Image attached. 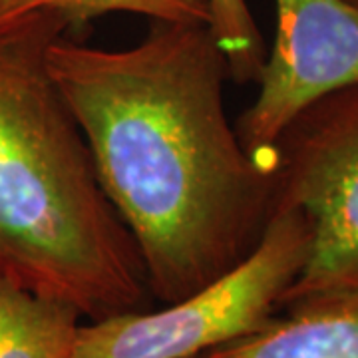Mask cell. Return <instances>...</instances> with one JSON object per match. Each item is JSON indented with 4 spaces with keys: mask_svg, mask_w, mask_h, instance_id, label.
Here are the masks:
<instances>
[{
    "mask_svg": "<svg viewBox=\"0 0 358 358\" xmlns=\"http://www.w3.org/2000/svg\"><path fill=\"white\" fill-rule=\"evenodd\" d=\"M350 2H352V4H357V6H358V0H350Z\"/></svg>",
    "mask_w": 358,
    "mask_h": 358,
    "instance_id": "obj_10",
    "label": "cell"
},
{
    "mask_svg": "<svg viewBox=\"0 0 358 358\" xmlns=\"http://www.w3.org/2000/svg\"><path fill=\"white\" fill-rule=\"evenodd\" d=\"M40 8L62 14L70 34L112 13L138 14L159 22L209 24L207 0H0V18Z\"/></svg>",
    "mask_w": 358,
    "mask_h": 358,
    "instance_id": "obj_8",
    "label": "cell"
},
{
    "mask_svg": "<svg viewBox=\"0 0 358 358\" xmlns=\"http://www.w3.org/2000/svg\"><path fill=\"white\" fill-rule=\"evenodd\" d=\"M205 358H358V293L305 296Z\"/></svg>",
    "mask_w": 358,
    "mask_h": 358,
    "instance_id": "obj_6",
    "label": "cell"
},
{
    "mask_svg": "<svg viewBox=\"0 0 358 358\" xmlns=\"http://www.w3.org/2000/svg\"><path fill=\"white\" fill-rule=\"evenodd\" d=\"M310 251L303 211L277 207L255 249L217 281L167 303L80 324L72 358H195L255 333L279 313Z\"/></svg>",
    "mask_w": 358,
    "mask_h": 358,
    "instance_id": "obj_3",
    "label": "cell"
},
{
    "mask_svg": "<svg viewBox=\"0 0 358 358\" xmlns=\"http://www.w3.org/2000/svg\"><path fill=\"white\" fill-rule=\"evenodd\" d=\"M277 32L257 78L255 102L237 120L245 150L275 169L273 148L308 103L358 84V6L350 0H275Z\"/></svg>",
    "mask_w": 358,
    "mask_h": 358,
    "instance_id": "obj_5",
    "label": "cell"
},
{
    "mask_svg": "<svg viewBox=\"0 0 358 358\" xmlns=\"http://www.w3.org/2000/svg\"><path fill=\"white\" fill-rule=\"evenodd\" d=\"M207 26L227 60L229 78L241 86L255 84L267 58V46L247 0H207Z\"/></svg>",
    "mask_w": 358,
    "mask_h": 358,
    "instance_id": "obj_9",
    "label": "cell"
},
{
    "mask_svg": "<svg viewBox=\"0 0 358 358\" xmlns=\"http://www.w3.org/2000/svg\"><path fill=\"white\" fill-rule=\"evenodd\" d=\"M277 207L303 211L310 251L279 308L315 294L358 293V84L303 108L273 148Z\"/></svg>",
    "mask_w": 358,
    "mask_h": 358,
    "instance_id": "obj_4",
    "label": "cell"
},
{
    "mask_svg": "<svg viewBox=\"0 0 358 358\" xmlns=\"http://www.w3.org/2000/svg\"><path fill=\"white\" fill-rule=\"evenodd\" d=\"M48 70L154 299L176 303L255 249L275 213L277 173L231 128L229 68L209 26L152 20L126 50L64 34Z\"/></svg>",
    "mask_w": 358,
    "mask_h": 358,
    "instance_id": "obj_1",
    "label": "cell"
},
{
    "mask_svg": "<svg viewBox=\"0 0 358 358\" xmlns=\"http://www.w3.org/2000/svg\"><path fill=\"white\" fill-rule=\"evenodd\" d=\"M195 358H205V355H201V357H195Z\"/></svg>",
    "mask_w": 358,
    "mask_h": 358,
    "instance_id": "obj_11",
    "label": "cell"
},
{
    "mask_svg": "<svg viewBox=\"0 0 358 358\" xmlns=\"http://www.w3.org/2000/svg\"><path fill=\"white\" fill-rule=\"evenodd\" d=\"M80 319L74 305L0 277V358H72Z\"/></svg>",
    "mask_w": 358,
    "mask_h": 358,
    "instance_id": "obj_7",
    "label": "cell"
},
{
    "mask_svg": "<svg viewBox=\"0 0 358 358\" xmlns=\"http://www.w3.org/2000/svg\"><path fill=\"white\" fill-rule=\"evenodd\" d=\"M64 34L48 8L0 18V277L100 320L143 310L152 294L48 70Z\"/></svg>",
    "mask_w": 358,
    "mask_h": 358,
    "instance_id": "obj_2",
    "label": "cell"
}]
</instances>
